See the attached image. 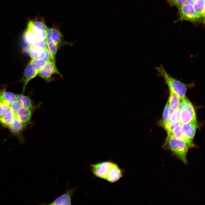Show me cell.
I'll return each instance as SVG.
<instances>
[{
    "mask_svg": "<svg viewBox=\"0 0 205 205\" xmlns=\"http://www.w3.org/2000/svg\"><path fill=\"white\" fill-rule=\"evenodd\" d=\"M163 147L170 150L185 164L188 163L187 154L188 151L190 148L193 147L185 141L177 139L169 134H167Z\"/></svg>",
    "mask_w": 205,
    "mask_h": 205,
    "instance_id": "6da1fadb",
    "label": "cell"
},
{
    "mask_svg": "<svg viewBox=\"0 0 205 205\" xmlns=\"http://www.w3.org/2000/svg\"><path fill=\"white\" fill-rule=\"evenodd\" d=\"M156 69L159 75L164 79L169 91L176 94L180 99L186 96L187 89L185 84L170 76L162 65Z\"/></svg>",
    "mask_w": 205,
    "mask_h": 205,
    "instance_id": "7a4b0ae2",
    "label": "cell"
},
{
    "mask_svg": "<svg viewBox=\"0 0 205 205\" xmlns=\"http://www.w3.org/2000/svg\"><path fill=\"white\" fill-rule=\"evenodd\" d=\"M179 108L181 110L179 122L182 125L197 121L194 106L186 96L181 99Z\"/></svg>",
    "mask_w": 205,
    "mask_h": 205,
    "instance_id": "3957f363",
    "label": "cell"
},
{
    "mask_svg": "<svg viewBox=\"0 0 205 205\" xmlns=\"http://www.w3.org/2000/svg\"><path fill=\"white\" fill-rule=\"evenodd\" d=\"M55 74H58L62 77L56 66L55 60H51L47 62L44 67L39 71L38 75L46 82H49L52 80V75Z\"/></svg>",
    "mask_w": 205,
    "mask_h": 205,
    "instance_id": "277c9868",
    "label": "cell"
},
{
    "mask_svg": "<svg viewBox=\"0 0 205 205\" xmlns=\"http://www.w3.org/2000/svg\"><path fill=\"white\" fill-rule=\"evenodd\" d=\"M112 163L105 161L92 164L91 166L92 172L96 177L106 180Z\"/></svg>",
    "mask_w": 205,
    "mask_h": 205,
    "instance_id": "5b68a950",
    "label": "cell"
},
{
    "mask_svg": "<svg viewBox=\"0 0 205 205\" xmlns=\"http://www.w3.org/2000/svg\"><path fill=\"white\" fill-rule=\"evenodd\" d=\"M180 19L188 20L192 22L198 21L199 18L195 12L192 4L186 3L179 9Z\"/></svg>",
    "mask_w": 205,
    "mask_h": 205,
    "instance_id": "8992f818",
    "label": "cell"
},
{
    "mask_svg": "<svg viewBox=\"0 0 205 205\" xmlns=\"http://www.w3.org/2000/svg\"><path fill=\"white\" fill-rule=\"evenodd\" d=\"M76 189V187L69 189L67 186L65 192L56 198L48 205H71V197Z\"/></svg>",
    "mask_w": 205,
    "mask_h": 205,
    "instance_id": "52a82bcc",
    "label": "cell"
},
{
    "mask_svg": "<svg viewBox=\"0 0 205 205\" xmlns=\"http://www.w3.org/2000/svg\"><path fill=\"white\" fill-rule=\"evenodd\" d=\"M38 72L34 69L29 63H28L24 71L23 77L20 81L23 84L22 93H24L28 83L38 75Z\"/></svg>",
    "mask_w": 205,
    "mask_h": 205,
    "instance_id": "ba28073f",
    "label": "cell"
},
{
    "mask_svg": "<svg viewBox=\"0 0 205 205\" xmlns=\"http://www.w3.org/2000/svg\"><path fill=\"white\" fill-rule=\"evenodd\" d=\"M62 35L59 28L54 26L49 28L46 40H51L59 48L62 45Z\"/></svg>",
    "mask_w": 205,
    "mask_h": 205,
    "instance_id": "9c48e42d",
    "label": "cell"
},
{
    "mask_svg": "<svg viewBox=\"0 0 205 205\" xmlns=\"http://www.w3.org/2000/svg\"><path fill=\"white\" fill-rule=\"evenodd\" d=\"M47 48L36 49L32 48L28 46L24 48L23 51L29 55L32 59L41 60H45L46 58Z\"/></svg>",
    "mask_w": 205,
    "mask_h": 205,
    "instance_id": "30bf717a",
    "label": "cell"
},
{
    "mask_svg": "<svg viewBox=\"0 0 205 205\" xmlns=\"http://www.w3.org/2000/svg\"><path fill=\"white\" fill-rule=\"evenodd\" d=\"M197 127V121H196L182 124L181 126V131L185 137L193 141Z\"/></svg>",
    "mask_w": 205,
    "mask_h": 205,
    "instance_id": "8fae6325",
    "label": "cell"
},
{
    "mask_svg": "<svg viewBox=\"0 0 205 205\" xmlns=\"http://www.w3.org/2000/svg\"><path fill=\"white\" fill-rule=\"evenodd\" d=\"M122 172L116 164L113 162L106 180L114 183L122 177Z\"/></svg>",
    "mask_w": 205,
    "mask_h": 205,
    "instance_id": "7c38bea8",
    "label": "cell"
},
{
    "mask_svg": "<svg viewBox=\"0 0 205 205\" xmlns=\"http://www.w3.org/2000/svg\"><path fill=\"white\" fill-rule=\"evenodd\" d=\"M22 107L18 114L17 118L25 126L31 122L32 114V110Z\"/></svg>",
    "mask_w": 205,
    "mask_h": 205,
    "instance_id": "4fadbf2b",
    "label": "cell"
},
{
    "mask_svg": "<svg viewBox=\"0 0 205 205\" xmlns=\"http://www.w3.org/2000/svg\"><path fill=\"white\" fill-rule=\"evenodd\" d=\"M182 125L177 126L171 132L168 133L167 134L171 135L177 139L185 141L190 144L193 147H194L195 145L193 142V141L187 138L182 133L181 131Z\"/></svg>",
    "mask_w": 205,
    "mask_h": 205,
    "instance_id": "5bb4252c",
    "label": "cell"
},
{
    "mask_svg": "<svg viewBox=\"0 0 205 205\" xmlns=\"http://www.w3.org/2000/svg\"><path fill=\"white\" fill-rule=\"evenodd\" d=\"M16 99L20 101L23 107L28 108L34 109L35 106L32 100L29 96L16 94Z\"/></svg>",
    "mask_w": 205,
    "mask_h": 205,
    "instance_id": "9a60e30c",
    "label": "cell"
},
{
    "mask_svg": "<svg viewBox=\"0 0 205 205\" xmlns=\"http://www.w3.org/2000/svg\"><path fill=\"white\" fill-rule=\"evenodd\" d=\"M25 126L19 119L15 118L8 128L14 134L17 135L20 134Z\"/></svg>",
    "mask_w": 205,
    "mask_h": 205,
    "instance_id": "2e32d148",
    "label": "cell"
},
{
    "mask_svg": "<svg viewBox=\"0 0 205 205\" xmlns=\"http://www.w3.org/2000/svg\"><path fill=\"white\" fill-rule=\"evenodd\" d=\"M169 91L170 94L168 102L170 109L173 111L179 108L181 99L176 94Z\"/></svg>",
    "mask_w": 205,
    "mask_h": 205,
    "instance_id": "e0dca14e",
    "label": "cell"
},
{
    "mask_svg": "<svg viewBox=\"0 0 205 205\" xmlns=\"http://www.w3.org/2000/svg\"><path fill=\"white\" fill-rule=\"evenodd\" d=\"M194 10L200 18L204 17L205 0H197L193 4Z\"/></svg>",
    "mask_w": 205,
    "mask_h": 205,
    "instance_id": "ac0fdd59",
    "label": "cell"
},
{
    "mask_svg": "<svg viewBox=\"0 0 205 205\" xmlns=\"http://www.w3.org/2000/svg\"><path fill=\"white\" fill-rule=\"evenodd\" d=\"M9 104L12 114L15 118H17V116L18 112L21 108L23 106L21 103L20 101L16 99L13 102Z\"/></svg>",
    "mask_w": 205,
    "mask_h": 205,
    "instance_id": "d6986e66",
    "label": "cell"
},
{
    "mask_svg": "<svg viewBox=\"0 0 205 205\" xmlns=\"http://www.w3.org/2000/svg\"><path fill=\"white\" fill-rule=\"evenodd\" d=\"M160 125L167 131V133L171 132L177 126L182 125L179 122H159Z\"/></svg>",
    "mask_w": 205,
    "mask_h": 205,
    "instance_id": "ffe728a7",
    "label": "cell"
},
{
    "mask_svg": "<svg viewBox=\"0 0 205 205\" xmlns=\"http://www.w3.org/2000/svg\"><path fill=\"white\" fill-rule=\"evenodd\" d=\"M47 48L49 51L52 59L55 60L58 49V48L56 45L52 41L50 40H46Z\"/></svg>",
    "mask_w": 205,
    "mask_h": 205,
    "instance_id": "44dd1931",
    "label": "cell"
},
{
    "mask_svg": "<svg viewBox=\"0 0 205 205\" xmlns=\"http://www.w3.org/2000/svg\"><path fill=\"white\" fill-rule=\"evenodd\" d=\"M47 62L45 60H37L31 59L29 63L34 69L39 72L44 67Z\"/></svg>",
    "mask_w": 205,
    "mask_h": 205,
    "instance_id": "7402d4cb",
    "label": "cell"
},
{
    "mask_svg": "<svg viewBox=\"0 0 205 205\" xmlns=\"http://www.w3.org/2000/svg\"><path fill=\"white\" fill-rule=\"evenodd\" d=\"M173 112L170 109L168 102L167 101L163 110L162 119L160 122H164L170 121V116Z\"/></svg>",
    "mask_w": 205,
    "mask_h": 205,
    "instance_id": "603a6c76",
    "label": "cell"
},
{
    "mask_svg": "<svg viewBox=\"0 0 205 205\" xmlns=\"http://www.w3.org/2000/svg\"><path fill=\"white\" fill-rule=\"evenodd\" d=\"M29 46L32 48L36 49H44L47 48L46 40L34 41Z\"/></svg>",
    "mask_w": 205,
    "mask_h": 205,
    "instance_id": "cb8c5ba5",
    "label": "cell"
},
{
    "mask_svg": "<svg viewBox=\"0 0 205 205\" xmlns=\"http://www.w3.org/2000/svg\"><path fill=\"white\" fill-rule=\"evenodd\" d=\"M180 114L181 110L178 108L171 113L170 117V121L173 122L179 121Z\"/></svg>",
    "mask_w": 205,
    "mask_h": 205,
    "instance_id": "d4e9b609",
    "label": "cell"
},
{
    "mask_svg": "<svg viewBox=\"0 0 205 205\" xmlns=\"http://www.w3.org/2000/svg\"><path fill=\"white\" fill-rule=\"evenodd\" d=\"M168 1L171 4L176 6L179 9L186 4L187 2V0H168Z\"/></svg>",
    "mask_w": 205,
    "mask_h": 205,
    "instance_id": "484cf974",
    "label": "cell"
},
{
    "mask_svg": "<svg viewBox=\"0 0 205 205\" xmlns=\"http://www.w3.org/2000/svg\"><path fill=\"white\" fill-rule=\"evenodd\" d=\"M196 0H187L186 2H187V3L192 5Z\"/></svg>",
    "mask_w": 205,
    "mask_h": 205,
    "instance_id": "4316f807",
    "label": "cell"
}]
</instances>
